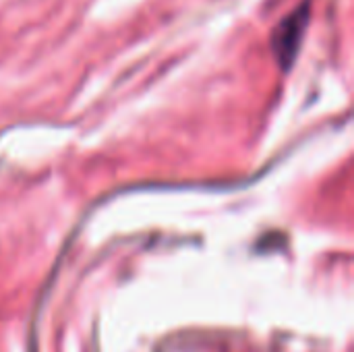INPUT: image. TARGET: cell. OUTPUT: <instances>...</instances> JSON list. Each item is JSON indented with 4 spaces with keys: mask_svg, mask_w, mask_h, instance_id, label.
Returning a JSON list of instances; mask_svg holds the SVG:
<instances>
[{
    "mask_svg": "<svg viewBox=\"0 0 354 352\" xmlns=\"http://www.w3.org/2000/svg\"><path fill=\"white\" fill-rule=\"evenodd\" d=\"M309 19V4H303L299 10H295L286 21L276 29L274 33V50L282 66H290L295 56L299 54V46L307 27Z\"/></svg>",
    "mask_w": 354,
    "mask_h": 352,
    "instance_id": "6da1fadb",
    "label": "cell"
}]
</instances>
